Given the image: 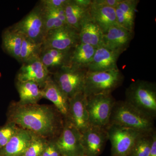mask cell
<instances>
[{
    "label": "cell",
    "instance_id": "1",
    "mask_svg": "<svg viewBox=\"0 0 156 156\" xmlns=\"http://www.w3.org/2000/svg\"><path fill=\"white\" fill-rule=\"evenodd\" d=\"M7 122L46 139H56L61 133L64 119L54 106L38 104L20 105L11 102L7 112Z\"/></svg>",
    "mask_w": 156,
    "mask_h": 156
},
{
    "label": "cell",
    "instance_id": "2",
    "mask_svg": "<svg viewBox=\"0 0 156 156\" xmlns=\"http://www.w3.org/2000/svg\"><path fill=\"white\" fill-rule=\"evenodd\" d=\"M154 121L126 101H118L113 108L109 125H118L141 134H149L156 131Z\"/></svg>",
    "mask_w": 156,
    "mask_h": 156
},
{
    "label": "cell",
    "instance_id": "3",
    "mask_svg": "<svg viewBox=\"0 0 156 156\" xmlns=\"http://www.w3.org/2000/svg\"><path fill=\"white\" fill-rule=\"evenodd\" d=\"M125 101L140 111L155 120V83L140 80L132 82L126 89Z\"/></svg>",
    "mask_w": 156,
    "mask_h": 156
},
{
    "label": "cell",
    "instance_id": "4",
    "mask_svg": "<svg viewBox=\"0 0 156 156\" xmlns=\"http://www.w3.org/2000/svg\"><path fill=\"white\" fill-rule=\"evenodd\" d=\"M124 76L119 69L103 72L87 71L83 93L86 97L99 94H112L121 87Z\"/></svg>",
    "mask_w": 156,
    "mask_h": 156
},
{
    "label": "cell",
    "instance_id": "5",
    "mask_svg": "<svg viewBox=\"0 0 156 156\" xmlns=\"http://www.w3.org/2000/svg\"><path fill=\"white\" fill-rule=\"evenodd\" d=\"M87 69L64 66L56 70L52 78L69 99L83 92Z\"/></svg>",
    "mask_w": 156,
    "mask_h": 156
},
{
    "label": "cell",
    "instance_id": "6",
    "mask_svg": "<svg viewBox=\"0 0 156 156\" xmlns=\"http://www.w3.org/2000/svg\"><path fill=\"white\" fill-rule=\"evenodd\" d=\"M90 126L106 128L109 123L116 101L112 94H99L87 97Z\"/></svg>",
    "mask_w": 156,
    "mask_h": 156
},
{
    "label": "cell",
    "instance_id": "7",
    "mask_svg": "<svg viewBox=\"0 0 156 156\" xmlns=\"http://www.w3.org/2000/svg\"><path fill=\"white\" fill-rule=\"evenodd\" d=\"M10 27L23 36L42 44L46 32L43 13L39 5L35 6L22 19Z\"/></svg>",
    "mask_w": 156,
    "mask_h": 156
},
{
    "label": "cell",
    "instance_id": "8",
    "mask_svg": "<svg viewBox=\"0 0 156 156\" xmlns=\"http://www.w3.org/2000/svg\"><path fill=\"white\" fill-rule=\"evenodd\" d=\"M106 129L111 143V156H128L141 133L116 125H109Z\"/></svg>",
    "mask_w": 156,
    "mask_h": 156
},
{
    "label": "cell",
    "instance_id": "9",
    "mask_svg": "<svg viewBox=\"0 0 156 156\" xmlns=\"http://www.w3.org/2000/svg\"><path fill=\"white\" fill-rule=\"evenodd\" d=\"M79 43V32L66 25L49 31L43 41L42 49L72 50Z\"/></svg>",
    "mask_w": 156,
    "mask_h": 156
},
{
    "label": "cell",
    "instance_id": "10",
    "mask_svg": "<svg viewBox=\"0 0 156 156\" xmlns=\"http://www.w3.org/2000/svg\"><path fill=\"white\" fill-rule=\"evenodd\" d=\"M82 133L69 122L64 120L63 129L56 139L61 155L80 156L84 155L81 143Z\"/></svg>",
    "mask_w": 156,
    "mask_h": 156
},
{
    "label": "cell",
    "instance_id": "11",
    "mask_svg": "<svg viewBox=\"0 0 156 156\" xmlns=\"http://www.w3.org/2000/svg\"><path fill=\"white\" fill-rule=\"evenodd\" d=\"M108 140L106 128L91 126L82 134L81 143L84 155L99 156Z\"/></svg>",
    "mask_w": 156,
    "mask_h": 156
},
{
    "label": "cell",
    "instance_id": "12",
    "mask_svg": "<svg viewBox=\"0 0 156 156\" xmlns=\"http://www.w3.org/2000/svg\"><path fill=\"white\" fill-rule=\"evenodd\" d=\"M87 97L83 92L69 99L68 114L66 120L73 125L81 133L90 127L87 112Z\"/></svg>",
    "mask_w": 156,
    "mask_h": 156
},
{
    "label": "cell",
    "instance_id": "13",
    "mask_svg": "<svg viewBox=\"0 0 156 156\" xmlns=\"http://www.w3.org/2000/svg\"><path fill=\"white\" fill-rule=\"evenodd\" d=\"M50 71L43 64L40 58L23 63L16 76L17 81L32 82L42 89L51 76Z\"/></svg>",
    "mask_w": 156,
    "mask_h": 156
},
{
    "label": "cell",
    "instance_id": "14",
    "mask_svg": "<svg viewBox=\"0 0 156 156\" xmlns=\"http://www.w3.org/2000/svg\"><path fill=\"white\" fill-rule=\"evenodd\" d=\"M122 53L109 49L104 45L96 48L91 63L87 69L89 72H103L119 69L117 62Z\"/></svg>",
    "mask_w": 156,
    "mask_h": 156
},
{
    "label": "cell",
    "instance_id": "15",
    "mask_svg": "<svg viewBox=\"0 0 156 156\" xmlns=\"http://www.w3.org/2000/svg\"><path fill=\"white\" fill-rule=\"evenodd\" d=\"M134 33L118 24L113 26L104 34L103 45L123 53L129 47Z\"/></svg>",
    "mask_w": 156,
    "mask_h": 156
},
{
    "label": "cell",
    "instance_id": "16",
    "mask_svg": "<svg viewBox=\"0 0 156 156\" xmlns=\"http://www.w3.org/2000/svg\"><path fill=\"white\" fill-rule=\"evenodd\" d=\"M33 136L32 132L18 127L8 143L0 149V156H24Z\"/></svg>",
    "mask_w": 156,
    "mask_h": 156
},
{
    "label": "cell",
    "instance_id": "17",
    "mask_svg": "<svg viewBox=\"0 0 156 156\" xmlns=\"http://www.w3.org/2000/svg\"><path fill=\"white\" fill-rule=\"evenodd\" d=\"M42 97L50 101L58 111L64 120L68 114L69 99L62 92L50 76L41 89Z\"/></svg>",
    "mask_w": 156,
    "mask_h": 156
},
{
    "label": "cell",
    "instance_id": "18",
    "mask_svg": "<svg viewBox=\"0 0 156 156\" xmlns=\"http://www.w3.org/2000/svg\"><path fill=\"white\" fill-rule=\"evenodd\" d=\"M80 43L97 48L103 45V33L89 14V10L81 21Z\"/></svg>",
    "mask_w": 156,
    "mask_h": 156
},
{
    "label": "cell",
    "instance_id": "19",
    "mask_svg": "<svg viewBox=\"0 0 156 156\" xmlns=\"http://www.w3.org/2000/svg\"><path fill=\"white\" fill-rule=\"evenodd\" d=\"M89 12L103 34L112 27L118 24L115 9L114 8L99 5L93 0L89 7Z\"/></svg>",
    "mask_w": 156,
    "mask_h": 156
},
{
    "label": "cell",
    "instance_id": "20",
    "mask_svg": "<svg viewBox=\"0 0 156 156\" xmlns=\"http://www.w3.org/2000/svg\"><path fill=\"white\" fill-rule=\"evenodd\" d=\"M96 49L91 45L79 43L73 49L67 66L78 69H87Z\"/></svg>",
    "mask_w": 156,
    "mask_h": 156
},
{
    "label": "cell",
    "instance_id": "21",
    "mask_svg": "<svg viewBox=\"0 0 156 156\" xmlns=\"http://www.w3.org/2000/svg\"><path fill=\"white\" fill-rule=\"evenodd\" d=\"M73 49L64 50L51 48L42 49L39 58L49 70L50 69H57L68 64Z\"/></svg>",
    "mask_w": 156,
    "mask_h": 156
},
{
    "label": "cell",
    "instance_id": "22",
    "mask_svg": "<svg viewBox=\"0 0 156 156\" xmlns=\"http://www.w3.org/2000/svg\"><path fill=\"white\" fill-rule=\"evenodd\" d=\"M2 37V46L4 52L20 62L22 35L9 27L3 30Z\"/></svg>",
    "mask_w": 156,
    "mask_h": 156
},
{
    "label": "cell",
    "instance_id": "23",
    "mask_svg": "<svg viewBox=\"0 0 156 156\" xmlns=\"http://www.w3.org/2000/svg\"><path fill=\"white\" fill-rule=\"evenodd\" d=\"M16 87L20 97L17 102L20 104H35L43 98L41 89L36 83L16 81Z\"/></svg>",
    "mask_w": 156,
    "mask_h": 156
},
{
    "label": "cell",
    "instance_id": "24",
    "mask_svg": "<svg viewBox=\"0 0 156 156\" xmlns=\"http://www.w3.org/2000/svg\"><path fill=\"white\" fill-rule=\"evenodd\" d=\"M41 9L46 34L49 31L67 25L64 7L50 8L39 4Z\"/></svg>",
    "mask_w": 156,
    "mask_h": 156
},
{
    "label": "cell",
    "instance_id": "25",
    "mask_svg": "<svg viewBox=\"0 0 156 156\" xmlns=\"http://www.w3.org/2000/svg\"><path fill=\"white\" fill-rule=\"evenodd\" d=\"M89 9L79 5L74 0H68L64 7L67 25L74 28L79 33L81 21Z\"/></svg>",
    "mask_w": 156,
    "mask_h": 156
},
{
    "label": "cell",
    "instance_id": "26",
    "mask_svg": "<svg viewBox=\"0 0 156 156\" xmlns=\"http://www.w3.org/2000/svg\"><path fill=\"white\" fill-rule=\"evenodd\" d=\"M23 36L20 53V62L24 63L40 58L42 51L41 44Z\"/></svg>",
    "mask_w": 156,
    "mask_h": 156
},
{
    "label": "cell",
    "instance_id": "27",
    "mask_svg": "<svg viewBox=\"0 0 156 156\" xmlns=\"http://www.w3.org/2000/svg\"><path fill=\"white\" fill-rule=\"evenodd\" d=\"M154 132L152 134H141L136 140L128 156H149Z\"/></svg>",
    "mask_w": 156,
    "mask_h": 156
},
{
    "label": "cell",
    "instance_id": "28",
    "mask_svg": "<svg viewBox=\"0 0 156 156\" xmlns=\"http://www.w3.org/2000/svg\"><path fill=\"white\" fill-rule=\"evenodd\" d=\"M48 141V139L33 133L32 139L24 156H41Z\"/></svg>",
    "mask_w": 156,
    "mask_h": 156
},
{
    "label": "cell",
    "instance_id": "29",
    "mask_svg": "<svg viewBox=\"0 0 156 156\" xmlns=\"http://www.w3.org/2000/svg\"><path fill=\"white\" fill-rule=\"evenodd\" d=\"M18 128V126L14 123L9 122L0 126V149L8 143Z\"/></svg>",
    "mask_w": 156,
    "mask_h": 156
},
{
    "label": "cell",
    "instance_id": "30",
    "mask_svg": "<svg viewBox=\"0 0 156 156\" xmlns=\"http://www.w3.org/2000/svg\"><path fill=\"white\" fill-rule=\"evenodd\" d=\"M115 9L116 14L117 24L130 31L134 32L135 16L125 14L118 8Z\"/></svg>",
    "mask_w": 156,
    "mask_h": 156
},
{
    "label": "cell",
    "instance_id": "31",
    "mask_svg": "<svg viewBox=\"0 0 156 156\" xmlns=\"http://www.w3.org/2000/svg\"><path fill=\"white\" fill-rule=\"evenodd\" d=\"M139 1L121 0L117 8L125 14L135 16V12Z\"/></svg>",
    "mask_w": 156,
    "mask_h": 156
},
{
    "label": "cell",
    "instance_id": "32",
    "mask_svg": "<svg viewBox=\"0 0 156 156\" xmlns=\"http://www.w3.org/2000/svg\"><path fill=\"white\" fill-rule=\"evenodd\" d=\"M56 139L48 140V144L43 152L41 156H59L61 155L56 145Z\"/></svg>",
    "mask_w": 156,
    "mask_h": 156
},
{
    "label": "cell",
    "instance_id": "33",
    "mask_svg": "<svg viewBox=\"0 0 156 156\" xmlns=\"http://www.w3.org/2000/svg\"><path fill=\"white\" fill-rule=\"evenodd\" d=\"M68 0H42L40 4L42 5L50 8H63Z\"/></svg>",
    "mask_w": 156,
    "mask_h": 156
},
{
    "label": "cell",
    "instance_id": "34",
    "mask_svg": "<svg viewBox=\"0 0 156 156\" xmlns=\"http://www.w3.org/2000/svg\"><path fill=\"white\" fill-rule=\"evenodd\" d=\"M121 0H94L95 3L102 5L115 9Z\"/></svg>",
    "mask_w": 156,
    "mask_h": 156
},
{
    "label": "cell",
    "instance_id": "35",
    "mask_svg": "<svg viewBox=\"0 0 156 156\" xmlns=\"http://www.w3.org/2000/svg\"><path fill=\"white\" fill-rule=\"evenodd\" d=\"M149 156H156V132L153 135L152 142Z\"/></svg>",
    "mask_w": 156,
    "mask_h": 156
},
{
    "label": "cell",
    "instance_id": "36",
    "mask_svg": "<svg viewBox=\"0 0 156 156\" xmlns=\"http://www.w3.org/2000/svg\"><path fill=\"white\" fill-rule=\"evenodd\" d=\"M75 2L79 5L85 8L89 9L92 4V0H74Z\"/></svg>",
    "mask_w": 156,
    "mask_h": 156
},
{
    "label": "cell",
    "instance_id": "37",
    "mask_svg": "<svg viewBox=\"0 0 156 156\" xmlns=\"http://www.w3.org/2000/svg\"><path fill=\"white\" fill-rule=\"evenodd\" d=\"M80 156H87L86 155H83Z\"/></svg>",
    "mask_w": 156,
    "mask_h": 156
},
{
    "label": "cell",
    "instance_id": "38",
    "mask_svg": "<svg viewBox=\"0 0 156 156\" xmlns=\"http://www.w3.org/2000/svg\"><path fill=\"white\" fill-rule=\"evenodd\" d=\"M62 156V155H60V156Z\"/></svg>",
    "mask_w": 156,
    "mask_h": 156
}]
</instances>
